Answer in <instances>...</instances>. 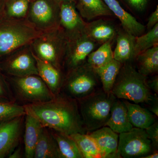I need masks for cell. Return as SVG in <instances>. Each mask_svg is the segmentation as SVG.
<instances>
[{"instance_id":"1","label":"cell","mask_w":158,"mask_h":158,"mask_svg":"<svg viewBox=\"0 0 158 158\" xmlns=\"http://www.w3.org/2000/svg\"><path fill=\"white\" fill-rule=\"evenodd\" d=\"M26 114L37 118L44 127L64 133L87 134L77 101L60 92L49 101L23 105Z\"/></svg>"},{"instance_id":"2","label":"cell","mask_w":158,"mask_h":158,"mask_svg":"<svg viewBox=\"0 0 158 158\" xmlns=\"http://www.w3.org/2000/svg\"><path fill=\"white\" fill-rule=\"evenodd\" d=\"M111 92L116 98L135 103L148 104L153 98L147 83V77L140 73L128 63H123Z\"/></svg>"},{"instance_id":"3","label":"cell","mask_w":158,"mask_h":158,"mask_svg":"<svg viewBox=\"0 0 158 158\" xmlns=\"http://www.w3.org/2000/svg\"><path fill=\"white\" fill-rule=\"evenodd\" d=\"M116 99L112 92L106 93L101 88L77 100L80 115L88 133L105 126Z\"/></svg>"},{"instance_id":"4","label":"cell","mask_w":158,"mask_h":158,"mask_svg":"<svg viewBox=\"0 0 158 158\" xmlns=\"http://www.w3.org/2000/svg\"><path fill=\"white\" fill-rule=\"evenodd\" d=\"M43 32L27 19L0 20V58L16 49L31 44Z\"/></svg>"},{"instance_id":"5","label":"cell","mask_w":158,"mask_h":158,"mask_svg":"<svg viewBox=\"0 0 158 158\" xmlns=\"http://www.w3.org/2000/svg\"><path fill=\"white\" fill-rule=\"evenodd\" d=\"M6 77L15 100L23 106L49 101L55 96L38 75Z\"/></svg>"},{"instance_id":"6","label":"cell","mask_w":158,"mask_h":158,"mask_svg":"<svg viewBox=\"0 0 158 158\" xmlns=\"http://www.w3.org/2000/svg\"><path fill=\"white\" fill-rule=\"evenodd\" d=\"M101 88L96 71L86 62L65 75L60 92L78 100Z\"/></svg>"},{"instance_id":"7","label":"cell","mask_w":158,"mask_h":158,"mask_svg":"<svg viewBox=\"0 0 158 158\" xmlns=\"http://www.w3.org/2000/svg\"><path fill=\"white\" fill-rule=\"evenodd\" d=\"M66 43L67 39L65 34L59 27L43 32L30 45L36 57L49 62L62 71Z\"/></svg>"},{"instance_id":"8","label":"cell","mask_w":158,"mask_h":158,"mask_svg":"<svg viewBox=\"0 0 158 158\" xmlns=\"http://www.w3.org/2000/svg\"><path fill=\"white\" fill-rule=\"evenodd\" d=\"M60 4L58 0H31L26 19L41 32L59 27Z\"/></svg>"},{"instance_id":"9","label":"cell","mask_w":158,"mask_h":158,"mask_svg":"<svg viewBox=\"0 0 158 158\" xmlns=\"http://www.w3.org/2000/svg\"><path fill=\"white\" fill-rule=\"evenodd\" d=\"M0 70L7 76L38 75L36 60L30 44L23 46L0 58Z\"/></svg>"},{"instance_id":"10","label":"cell","mask_w":158,"mask_h":158,"mask_svg":"<svg viewBox=\"0 0 158 158\" xmlns=\"http://www.w3.org/2000/svg\"><path fill=\"white\" fill-rule=\"evenodd\" d=\"M154 151L151 141L144 129L133 127L118 135L119 158H142Z\"/></svg>"},{"instance_id":"11","label":"cell","mask_w":158,"mask_h":158,"mask_svg":"<svg viewBox=\"0 0 158 158\" xmlns=\"http://www.w3.org/2000/svg\"><path fill=\"white\" fill-rule=\"evenodd\" d=\"M96 44L85 32L67 39L62 65L64 76L85 63L89 54L96 47Z\"/></svg>"},{"instance_id":"12","label":"cell","mask_w":158,"mask_h":158,"mask_svg":"<svg viewBox=\"0 0 158 158\" xmlns=\"http://www.w3.org/2000/svg\"><path fill=\"white\" fill-rule=\"evenodd\" d=\"M25 116L0 123V158L9 157L20 144L23 135Z\"/></svg>"},{"instance_id":"13","label":"cell","mask_w":158,"mask_h":158,"mask_svg":"<svg viewBox=\"0 0 158 158\" xmlns=\"http://www.w3.org/2000/svg\"><path fill=\"white\" fill-rule=\"evenodd\" d=\"M86 22L78 11L74 2L60 4L59 27L68 39L85 32Z\"/></svg>"},{"instance_id":"14","label":"cell","mask_w":158,"mask_h":158,"mask_svg":"<svg viewBox=\"0 0 158 158\" xmlns=\"http://www.w3.org/2000/svg\"><path fill=\"white\" fill-rule=\"evenodd\" d=\"M93 138L102 158H119L118 154V135L110 127H103L87 133Z\"/></svg>"},{"instance_id":"15","label":"cell","mask_w":158,"mask_h":158,"mask_svg":"<svg viewBox=\"0 0 158 158\" xmlns=\"http://www.w3.org/2000/svg\"><path fill=\"white\" fill-rule=\"evenodd\" d=\"M113 15L120 21L123 30L135 37L143 34L145 30L144 25L135 17L125 11L118 0H103Z\"/></svg>"},{"instance_id":"16","label":"cell","mask_w":158,"mask_h":158,"mask_svg":"<svg viewBox=\"0 0 158 158\" xmlns=\"http://www.w3.org/2000/svg\"><path fill=\"white\" fill-rule=\"evenodd\" d=\"M34 54V53H33ZM36 61L37 72L39 76L45 83L54 95L61 91L64 75L63 72L52 65L39 59L34 55Z\"/></svg>"},{"instance_id":"17","label":"cell","mask_w":158,"mask_h":158,"mask_svg":"<svg viewBox=\"0 0 158 158\" xmlns=\"http://www.w3.org/2000/svg\"><path fill=\"white\" fill-rule=\"evenodd\" d=\"M105 126L118 134L128 131L134 127L129 119L127 108L123 100L116 98Z\"/></svg>"},{"instance_id":"18","label":"cell","mask_w":158,"mask_h":158,"mask_svg":"<svg viewBox=\"0 0 158 158\" xmlns=\"http://www.w3.org/2000/svg\"><path fill=\"white\" fill-rule=\"evenodd\" d=\"M44 127L37 118L26 114L23 135L25 158H34L35 148Z\"/></svg>"},{"instance_id":"19","label":"cell","mask_w":158,"mask_h":158,"mask_svg":"<svg viewBox=\"0 0 158 158\" xmlns=\"http://www.w3.org/2000/svg\"><path fill=\"white\" fill-rule=\"evenodd\" d=\"M85 33L94 42L101 44L112 41L117 34L113 25L102 19L86 23Z\"/></svg>"},{"instance_id":"20","label":"cell","mask_w":158,"mask_h":158,"mask_svg":"<svg viewBox=\"0 0 158 158\" xmlns=\"http://www.w3.org/2000/svg\"><path fill=\"white\" fill-rule=\"evenodd\" d=\"M116 45L113 52V58L122 64L135 59V36L123 30L116 34Z\"/></svg>"},{"instance_id":"21","label":"cell","mask_w":158,"mask_h":158,"mask_svg":"<svg viewBox=\"0 0 158 158\" xmlns=\"http://www.w3.org/2000/svg\"><path fill=\"white\" fill-rule=\"evenodd\" d=\"M34 158H62L50 129L43 128L35 148Z\"/></svg>"},{"instance_id":"22","label":"cell","mask_w":158,"mask_h":158,"mask_svg":"<svg viewBox=\"0 0 158 158\" xmlns=\"http://www.w3.org/2000/svg\"><path fill=\"white\" fill-rule=\"evenodd\" d=\"M75 6L82 18L88 21L113 15L103 0H77Z\"/></svg>"},{"instance_id":"23","label":"cell","mask_w":158,"mask_h":158,"mask_svg":"<svg viewBox=\"0 0 158 158\" xmlns=\"http://www.w3.org/2000/svg\"><path fill=\"white\" fill-rule=\"evenodd\" d=\"M123 101L133 127L145 130L156 121V116L147 109L142 107L138 104L132 103L126 100Z\"/></svg>"},{"instance_id":"24","label":"cell","mask_w":158,"mask_h":158,"mask_svg":"<svg viewBox=\"0 0 158 158\" xmlns=\"http://www.w3.org/2000/svg\"><path fill=\"white\" fill-rule=\"evenodd\" d=\"M136 58L140 73L147 77L158 72V45L142 52Z\"/></svg>"},{"instance_id":"25","label":"cell","mask_w":158,"mask_h":158,"mask_svg":"<svg viewBox=\"0 0 158 158\" xmlns=\"http://www.w3.org/2000/svg\"><path fill=\"white\" fill-rule=\"evenodd\" d=\"M122 64L113 59L104 66L94 69L100 80L102 89L105 92H111Z\"/></svg>"},{"instance_id":"26","label":"cell","mask_w":158,"mask_h":158,"mask_svg":"<svg viewBox=\"0 0 158 158\" xmlns=\"http://www.w3.org/2000/svg\"><path fill=\"white\" fill-rule=\"evenodd\" d=\"M62 158H84L73 138L69 135L50 129Z\"/></svg>"},{"instance_id":"27","label":"cell","mask_w":158,"mask_h":158,"mask_svg":"<svg viewBox=\"0 0 158 158\" xmlns=\"http://www.w3.org/2000/svg\"><path fill=\"white\" fill-rule=\"evenodd\" d=\"M31 0H4L3 18L26 19Z\"/></svg>"},{"instance_id":"28","label":"cell","mask_w":158,"mask_h":158,"mask_svg":"<svg viewBox=\"0 0 158 158\" xmlns=\"http://www.w3.org/2000/svg\"><path fill=\"white\" fill-rule=\"evenodd\" d=\"M70 136L77 143L84 158H102L95 141L88 134L76 133Z\"/></svg>"},{"instance_id":"29","label":"cell","mask_w":158,"mask_h":158,"mask_svg":"<svg viewBox=\"0 0 158 158\" xmlns=\"http://www.w3.org/2000/svg\"><path fill=\"white\" fill-rule=\"evenodd\" d=\"M114 59L111 41L102 44L96 50L91 52L86 62L94 69L106 65Z\"/></svg>"},{"instance_id":"30","label":"cell","mask_w":158,"mask_h":158,"mask_svg":"<svg viewBox=\"0 0 158 158\" xmlns=\"http://www.w3.org/2000/svg\"><path fill=\"white\" fill-rule=\"evenodd\" d=\"M158 44V23L146 34L136 37L135 57Z\"/></svg>"},{"instance_id":"31","label":"cell","mask_w":158,"mask_h":158,"mask_svg":"<svg viewBox=\"0 0 158 158\" xmlns=\"http://www.w3.org/2000/svg\"><path fill=\"white\" fill-rule=\"evenodd\" d=\"M25 115V110L23 105L15 102L0 101V123Z\"/></svg>"},{"instance_id":"32","label":"cell","mask_w":158,"mask_h":158,"mask_svg":"<svg viewBox=\"0 0 158 158\" xmlns=\"http://www.w3.org/2000/svg\"><path fill=\"white\" fill-rule=\"evenodd\" d=\"M0 101L15 102L6 76L0 70Z\"/></svg>"},{"instance_id":"33","label":"cell","mask_w":158,"mask_h":158,"mask_svg":"<svg viewBox=\"0 0 158 158\" xmlns=\"http://www.w3.org/2000/svg\"><path fill=\"white\" fill-rule=\"evenodd\" d=\"M148 136L152 143L153 148L157 150L158 147V122L156 121L145 129Z\"/></svg>"},{"instance_id":"34","label":"cell","mask_w":158,"mask_h":158,"mask_svg":"<svg viewBox=\"0 0 158 158\" xmlns=\"http://www.w3.org/2000/svg\"><path fill=\"white\" fill-rule=\"evenodd\" d=\"M128 6L138 11H144L147 7L149 0H123Z\"/></svg>"},{"instance_id":"35","label":"cell","mask_w":158,"mask_h":158,"mask_svg":"<svg viewBox=\"0 0 158 158\" xmlns=\"http://www.w3.org/2000/svg\"><path fill=\"white\" fill-rule=\"evenodd\" d=\"M158 23V6L155 11L152 13L148 19L147 25V28L148 31L152 28Z\"/></svg>"},{"instance_id":"36","label":"cell","mask_w":158,"mask_h":158,"mask_svg":"<svg viewBox=\"0 0 158 158\" xmlns=\"http://www.w3.org/2000/svg\"><path fill=\"white\" fill-rule=\"evenodd\" d=\"M157 94H155L153 98L147 104L150 105V110L152 113H153L156 117L158 116V104Z\"/></svg>"},{"instance_id":"37","label":"cell","mask_w":158,"mask_h":158,"mask_svg":"<svg viewBox=\"0 0 158 158\" xmlns=\"http://www.w3.org/2000/svg\"><path fill=\"white\" fill-rule=\"evenodd\" d=\"M148 85L152 91L155 92V94H158V76L154 77L150 81L147 80Z\"/></svg>"},{"instance_id":"38","label":"cell","mask_w":158,"mask_h":158,"mask_svg":"<svg viewBox=\"0 0 158 158\" xmlns=\"http://www.w3.org/2000/svg\"><path fill=\"white\" fill-rule=\"evenodd\" d=\"M23 149L22 148V146L20 145H18L13 152L11 153L9 158H22L24 156V152H23Z\"/></svg>"},{"instance_id":"39","label":"cell","mask_w":158,"mask_h":158,"mask_svg":"<svg viewBox=\"0 0 158 158\" xmlns=\"http://www.w3.org/2000/svg\"><path fill=\"white\" fill-rule=\"evenodd\" d=\"M158 152L157 150L155 151L142 158H158Z\"/></svg>"},{"instance_id":"40","label":"cell","mask_w":158,"mask_h":158,"mask_svg":"<svg viewBox=\"0 0 158 158\" xmlns=\"http://www.w3.org/2000/svg\"><path fill=\"white\" fill-rule=\"evenodd\" d=\"M3 6L4 0H0V20L3 18Z\"/></svg>"},{"instance_id":"41","label":"cell","mask_w":158,"mask_h":158,"mask_svg":"<svg viewBox=\"0 0 158 158\" xmlns=\"http://www.w3.org/2000/svg\"><path fill=\"white\" fill-rule=\"evenodd\" d=\"M58 1L60 3L63 2H74L76 3L77 0H58Z\"/></svg>"}]
</instances>
